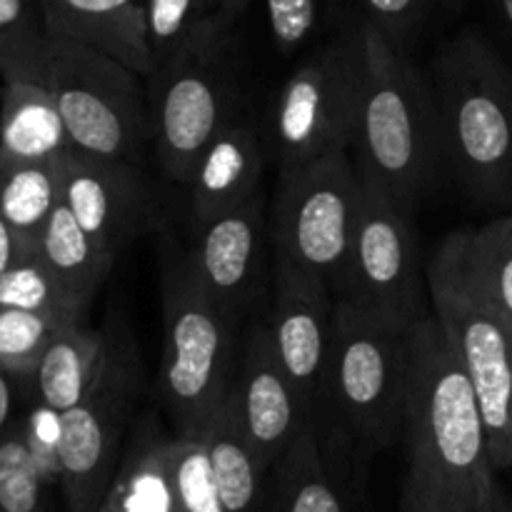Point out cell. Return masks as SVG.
<instances>
[{"label": "cell", "mask_w": 512, "mask_h": 512, "mask_svg": "<svg viewBox=\"0 0 512 512\" xmlns=\"http://www.w3.org/2000/svg\"><path fill=\"white\" fill-rule=\"evenodd\" d=\"M403 435L410 473L443 512H512L490 458L478 395L433 315L410 328Z\"/></svg>", "instance_id": "obj_1"}, {"label": "cell", "mask_w": 512, "mask_h": 512, "mask_svg": "<svg viewBox=\"0 0 512 512\" xmlns=\"http://www.w3.org/2000/svg\"><path fill=\"white\" fill-rule=\"evenodd\" d=\"M358 35L363 78L350 155L360 180L415 215L443 163L433 88L378 25L365 20Z\"/></svg>", "instance_id": "obj_2"}, {"label": "cell", "mask_w": 512, "mask_h": 512, "mask_svg": "<svg viewBox=\"0 0 512 512\" xmlns=\"http://www.w3.org/2000/svg\"><path fill=\"white\" fill-rule=\"evenodd\" d=\"M410 328L335 300L313 410L325 450L370 458L403 433Z\"/></svg>", "instance_id": "obj_3"}, {"label": "cell", "mask_w": 512, "mask_h": 512, "mask_svg": "<svg viewBox=\"0 0 512 512\" xmlns=\"http://www.w3.org/2000/svg\"><path fill=\"white\" fill-rule=\"evenodd\" d=\"M443 163L473 198L512 203V70L478 33L443 45L433 63Z\"/></svg>", "instance_id": "obj_4"}, {"label": "cell", "mask_w": 512, "mask_h": 512, "mask_svg": "<svg viewBox=\"0 0 512 512\" xmlns=\"http://www.w3.org/2000/svg\"><path fill=\"white\" fill-rule=\"evenodd\" d=\"M163 360L160 400L178 435L198 438L233 388L243 348L240 315L220 305L195 278L183 248L163 250Z\"/></svg>", "instance_id": "obj_5"}, {"label": "cell", "mask_w": 512, "mask_h": 512, "mask_svg": "<svg viewBox=\"0 0 512 512\" xmlns=\"http://www.w3.org/2000/svg\"><path fill=\"white\" fill-rule=\"evenodd\" d=\"M425 275L433 318L478 395L495 470L512 468V333L470 273L463 230L443 240Z\"/></svg>", "instance_id": "obj_6"}, {"label": "cell", "mask_w": 512, "mask_h": 512, "mask_svg": "<svg viewBox=\"0 0 512 512\" xmlns=\"http://www.w3.org/2000/svg\"><path fill=\"white\" fill-rule=\"evenodd\" d=\"M138 78L128 65L90 45L50 35L43 85L80 153L135 163L145 138L153 135Z\"/></svg>", "instance_id": "obj_7"}, {"label": "cell", "mask_w": 512, "mask_h": 512, "mask_svg": "<svg viewBox=\"0 0 512 512\" xmlns=\"http://www.w3.org/2000/svg\"><path fill=\"white\" fill-rule=\"evenodd\" d=\"M360 195L363 183L350 150H335L278 173L268 215L275 260L323 280L333 290L348 258Z\"/></svg>", "instance_id": "obj_8"}, {"label": "cell", "mask_w": 512, "mask_h": 512, "mask_svg": "<svg viewBox=\"0 0 512 512\" xmlns=\"http://www.w3.org/2000/svg\"><path fill=\"white\" fill-rule=\"evenodd\" d=\"M220 33L185 50L150 80V125L165 175L188 185L210 140L238 118V75Z\"/></svg>", "instance_id": "obj_9"}, {"label": "cell", "mask_w": 512, "mask_h": 512, "mask_svg": "<svg viewBox=\"0 0 512 512\" xmlns=\"http://www.w3.org/2000/svg\"><path fill=\"white\" fill-rule=\"evenodd\" d=\"M140 360L125 335L110 338L108 358L93 390L58 413V475L73 512H98L118 473L123 443L138 403Z\"/></svg>", "instance_id": "obj_10"}, {"label": "cell", "mask_w": 512, "mask_h": 512, "mask_svg": "<svg viewBox=\"0 0 512 512\" xmlns=\"http://www.w3.org/2000/svg\"><path fill=\"white\" fill-rule=\"evenodd\" d=\"M360 183V213L333 298L393 323L415 325L425 318L428 275L413 215L375 185Z\"/></svg>", "instance_id": "obj_11"}, {"label": "cell", "mask_w": 512, "mask_h": 512, "mask_svg": "<svg viewBox=\"0 0 512 512\" xmlns=\"http://www.w3.org/2000/svg\"><path fill=\"white\" fill-rule=\"evenodd\" d=\"M363 50L360 35L310 55L285 83L273 115L278 173L335 150H350L358 118Z\"/></svg>", "instance_id": "obj_12"}, {"label": "cell", "mask_w": 512, "mask_h": 512, "mask_svg": "<svg viewBox=\"0 0 512 512\" xmlns=\"http://www.w3.org/2000/svg\"><path fill=\"white\" fill-rule=\"evenodd\" d=\"M63 203L83 230L120 258L140 235L155 228L158 210L143 173L128 160L68 150L60 158Z\"/></svg>", "instance_id": "obj_13"}, {"label": "cell", "mask_w": 512, "mask_h": 512, "mask_svg": "<svg viewBox=\"0 0 512 512\" xmlns=\"http://www.w3.org/2000/svg\"><path fill=\"white\" fill-rule=\"evenodd\" d=\"M233 395L245 433L270 475L313 415L300 403L298 390L280 363L268 323H253L243 333Z\"/></svg>", "instance_id": "obj_14"}, {"label": "cell", "mask_w": 512, "mask_h": 512, "mask_svg": "<svg viewBox=\"0 0 512 512\" xmlns=\"http://www.w3.org/2000/svg\"><path fill=\"white\" fill-rule=\"evenodd\" d=\"M335 298L323 280L275 260L273 310L268 328L275 350L310 415L330 343Z\"/></svg>", "instance_id": "obj_15"}, {"label": "cell", "mask_w": 512, "mask_h": 512, "mask_svg": "<svg viewBox=\"0 0 512 512\" xmlns=\"http://www.w3.org/2000/svg\"><path fill=\"white\" fill-rule=\"evenodd\" d=\"M265 235L268 210L263 195L255 193L238 208L195 225L193 245L185 250L200 285L240 318L255 298Z\"/></svg>", "instance_id": "obj_16"}, {"label": "cell", "mask_w": 512, "mask_h": 512, "mask_svg": "<svg viewBox=\"0 0 512 512\" xmlns=\"http://www.w3.org/2000/svg\"><path fill=\"white\" fill-rule=\"evenodd\" d=\"M45 33L90 45L148 78L153 55L145 0H38Z\"/></svg>", "instance_id": "obj_17"}, {"label": "cell", "mask_w": 512, "mask_h": 512, "mask_svg": "<svg viewBox=\"0 0 512 512\" xmlns=\"http://www.w3.org/2000/svg\"><path fill=\"white\" fill-rule=\"evenodd\" d=\"M263 140L250 123L235 118L200 153L190 173V218L195 225L238 208L260 193Z\"/></svg>", "instance_id": "obj_18"}, {"label": "cell", "mask_w": 512, "mask_h": 512, "mask_svg": "<svg viewBox=\"0 0 512 512\" xmlns=\"http://www.w3.org/2000/svg\"><path fill=\"white\" fill-rule=\"evenodd\" d=\"M73 150L53 93L33 80H8L0 90V168L58 160Z\"/></svg>", "instance_id": "obj_19"}, {"label": "cell", "mask_w": 512, "mask_h": 512, "mask_svg": "<svg viewBox=\"0 0 512 512\" xmlns=\"http://www.w3.org/2000/svg\"><path fill=\"white\" fill-rule=\"evenodd\" d=\"M198 438L205 445L225 510L263 512L270 475L245 433L233 388L220 408L210 415Z\"/></svg>", "instance_id": "obj_20"}, {"label": "cell", "mask_w": 512, "mask_h": 512, "mask_svg": "<svg viewBox=\"0 0 512 512\" xmlns=\"http://www.w3.org/2000/svg\"><path fill=\"white\" fill-rule=\"evenodd\" d=\"M108 348L110 335L85 328L83 320L65 323L53 335L33 373L40 405L55 413L75 408L103 373Z\"/></svg>", "instance_id": "obj_21"}, {"label": "cell", "mask_w": 512, "mask_h": 512, "mask_svg": "<svg viewBox=\"0 0 512 512\" xmlns=\"http://www.w3.org/2000/svg\"><path fill=\"white\" fill-rule=\"evenodd\" d=\"M168 440L150 415L135 423L103 503L115 512H173Z\"/></svg>", "instance_id": "obj_22"}, {"label": "cell", "mask_w": 512, "mask_h": 512, "mask_svg": "<svg viewBox=\"0 0 512 512\" xmlns=\"http://www.w3.org/2000/svg\"><path fill=\"white\" fill-rule=\"evenodd\" d=\"M35 255L83 308H88L118 260L93 235L85 233L63 200L50 215Z\"/></svg>", "instance_id": "obj_23"}, {"label": "cell", "mask_w": 512, "mask_h": 512, "mask_svg": "<svg viewBox=\"0 0 512 512\" xmlns=\"http://www.w3.org/2000/svg\"><path fill=\"white\" fill-rule=\"evenodd\" d=\"M270 478L275 480L273 512H345L330 480L328 453L315 418L305 420Z\"/></svg>", "instance_id": "obj_24"}, {"label": "cell", "mask_w": 512, "mask_h": 512, "mask_svg": "<svg viewBox=\"0 0 512 512\" xmlns=\"http://www.w3.org/2000/svg\"><path fill=\"white\" fill-rule=\"evenodd\" d=\"M230 18L220 0H145V28L153 70L165 68L193 45L228 33Z\"/></svg>", "instance_id": "obj_25"}, {"label": "cell", "mask_w": 512, "mask_h": 512, "mask_svg": "<svg viewBox=\"0 0 512 512\" xmlns=\"http://www.w3.org/2000/svg\"><path fill=\"white\" fill-rule=\"evenodd\" d=\"M60 158L0 168V215L35 253L50 215L63 200Z\"/></svg>", "instance_id": "obj_26"}, {"label": "cell", "mask_w": 512, "mask_h": 512, "mask_svg": "<svg viewBox=\"0 0 512 512\" xmlns=\"http://www.w3.org/2000/svg\"><path fill=\"white\" fill-rule=\"evenodd\" d=\"M463 233L470 273L512 333V215Z\"/></svg>", "instance_id": "obj_27"}, {"label": "cell", "mask_w": 512, "mask_h": 512, "mask_svg": "<svg viewBox=\"0 0 512 512\" xmlns=\"http://www.w3.org/2000/svg\"><path fill=\"white\" fill-rule=\"evenodd\" d=\"M50 35L28 0H0V75L43 83Z\"/></svg>", "instance_id": "obj_28"}, {"label": "cell", "mask_w": 512, "mask_h": 512, "mask_svg": "<svg viewBox=\"0 0 512 512\" xmlns=\"http://www.w3.org/2000/svg\"><path fill=\"white\" fill-rule=\"evenodd\" d=\"M0 308L50 315L63 323L83 320L88 310L63 288L38 255L0 273Z\"/></svg>", "instance_id": "obj_29"}, {"label": "cell", "mask_w": 512, "mask_h": 512, "mask_svg": "<svg viewBox=\"0 0 512 512\" xmlns=\"http://www.w3.org/2000/svg\"><path fill=\"white\" fill-rule=\"evenodd\" d=\"M168 475L173 512H228L200 438L175 435L168 440Z\"/></svg>", "instance_id": "obj_30"}, {"label": "cell", "mask_w": 512, "mask_h": 512, "mask_svg": "<svg viewBox=\"0 0 512 512\" xmlns=\"http://www.w3.org/2000/svg\"><path fill=\"white\" fill-rule=\"evenodd\" d=\"M43 485L23 425L0 435V512H45Z\"/></svg>", "instance_id": "obj_31"}, {"label": "cell", "mask_w": 512, "mask_h": 512, "mask_svg": "<svg viewBox=\"0 0 512 512\" xmlns=\"http://www.w3.org/2000/svg\"><path fill=\"white\" fill-rule=\"evenodd\" d=\"M63 325L50 315L0 308V370L15 378H33L45 348Z\"/></svg>", "instance_id": "obj_32"}, {"label": "cell", "mask_w": 512, "mask_h": 512, "mask_svg": "<svg viewBox=\"0 0 512 512\" xmlns=\"http://www.w3.org/2000/svg\"><path fill=\"white\" fill-rule=\"evenodd\" d=\"M270 30L283 50L305 43L318 20V0H268Z\"/></svg>", "instance_id": "obj_33"}, {"label": "cell", "mask_w": 512, "mask_h": 512, "mask_svg": "<svg viewBox=\"0 0 512 512\" xmlns=\"http://www.w3.org/2000/svg\"><path fill=\"white\" fill-rule=\"evenodd\" d=\"M368 10L370 23L378 25L390 40H398L418 23L423 13V0H360Z\"/></svg>", "instance_id": "obj_34"}, {"label": "cell", "mask_w": 512, "mask_h": 512, "mask_svg": "<svg viewBox=\"0 0 512 512\" xmlns=\"http://www.w3.org/2000/svg\"><path fill=\"white\" fill-rule=\"evenodd\" d=\"M35 248H30L18 233L8 225V220L0 215V273L10 270L13 265L23 263V260L33 258Z\"/></svg>", "instance_id": "obj_35"}, {"label": "cell", "mask_w": 512, "mask_h": 512, "mask_svg": "<svg viewBox=\"0 0 512 512\" xmlns=\"http://www.w3.org/2000/svg\"><path fill=\"white\" fill-rule=\"evenodd\" d=\"M400 512H443L435 503L433 495L428 493L423 483L415 478L413 473H408V483H405V493H403V508Z\"/></svg>", "instance_id": "obj_36"}, {"label": "cell", "mask_w": 512, "mask_h": 512, "mask_svg": "<svg viewBox=\"0 0 512 512\" xmlns=\"http://www.w3.org/2000/svg\"><path fill=\"white\" fill-rule=\"evenodd\" d=\"M10 408H13V393H10V385L5 373L0 370V435L5 433V425L10 420Z\"/></svg>", "instance_id": "obj_37"}, {"label": "cell", "mask_w": 512, "mask_h": 512, "mask_svg": "<svg viewBox=\"0 0 512 512\" xmlns=\"http://www.w3.org/2000/svg\"><path fill=\"white\" fill-rule=\"evenodd\" d=\"M245 3H248V0H220V5H223V10H225V13H228L233 20L238 18L240 13H243Z\"/></svg>", "instance_id": "obj_38"}, {"label": "cell", "mask_w": 512, "mask_h": 512, "mask_svg": "<svg viewBox=\"0 0 512 512\" xmlns=\"http://www.w3.org/2000/svg\"><path fill=\"white\" fill-rule=\"evenodd\" d=\"M500 10H503L505 23H508L512 28V0H500Z\"/></svg>", "instance_id": "obj_39"}, {"label": "cell", "mask_w": 512, "mask_h": 512, "mask_svg": "<svg viewBox=\"0 0 512 512\" xmlns=\"http://www.w3.org/2000/svg\"><path fill=\"white\" fill-rule=\"evenodd\" d=\"M98 512H115L113 508H110V505L108 503H103V505H100V510Z\"/></svg>", "instance_id": "obj_40"}, {"label": "cell", "mask_w": 512, "mask_h": 512, "mask_svg": "<svg viewBox=\"0 0 512 512\" xmlns=\"http://www.w3.org/2000/svg\"><path fill=\"white\" fill-rule=\"evenodd\" d=\"M445 3H448V5H453V8H458V5L463 3V0H445Z\"/></svg>", "instance_id": "obj_41"}]
</instances>
